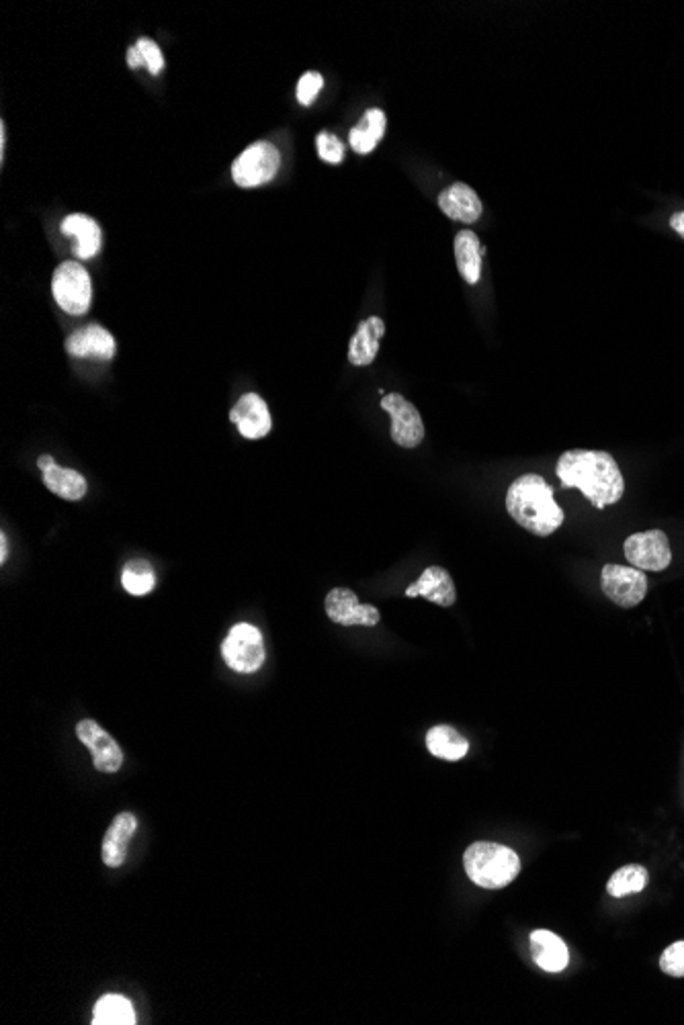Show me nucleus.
Here are the masks:
<instances>
[{
    "mask_svg": "<svg viewBox=\"0 0 684 1025\" xmlns=\"http://www.w3.org/2000/svg\"><path fill=\"white\" fill-rule=\"evenodd\" d=\"M564 487H578L598 510L617 504L625 494L623 473L605 451H568L555 467Z\"/></svg>",
    "mask_w": 684,
    "mask_h": 1025,
    "instance_id": "1",
    "label": "nucleus"
},
{
    "mask_svg": "<svg viewBox=\"0 0 684 1025\" xmlns=\"http://www.w3.org/2000/svg\"><path fill=\"white\" fill-rule=\"evenodd\" d=\"M506 510L519 526L535 537H549L564 524V510L553 498L549 483L535 473L510 483L506 492Z\"/></svg>",
    "mask_w": 684,
    "mask_h": 1025,
    "instance_id": "2",
    "label": "nucleus"
},
{
    "mask_svg": "<svg viewBox=\"0 0 684 1025\" xmlns=\"http://www.w3.org/2000/svg\"><path fill=\"white\" fill-rule=\"evenodd\" d=\"M467 878L480 888L498 890L521 874V858L515 850L494 841H476L463 854Z\"/></svg>",
    "mask_w": 684,
    "mask_h": 1025,
    "instance_id": "3",
    "label": "nucleus"
},
{
    "mask_svg": "<svg viewBox=\"0 0 684 1025\" xmlns=\"http://www.w3.org/2000/svg\"><path fill=\"white\" fill-rule=\"evenodd\" d=\"M52 293L66 314H87L93 301L91 275L78 262H62L52 279Z\"/></svg>",
    "mask_w": 684,
    "mask_h": 1025,
    "instance_id": "4",
    "label": "nucleus"
},
{
    "mask_svg": "<svg viewBox=\"0 0 684 1025\" xmlns=\"http://www.w3.org/2000/svg\"><path fill=\"white\" fill-rule=\"evenodd\" d=\"M222 657L230 670L238 674H254L259 672L265 663V645L263 633L240 622L222 643Z\"/></svg>",
    "mask_w": 684,
    "mask_h": 1025,
    "instance_id": "5",
    "label": "nucleus"
},
{
    "mask_svg": "<svg viewBox=\"0 0 684 1025\" xmlns=\"http://www.w3.org/2000/svg\"><path fill=\"white\" fill-rule=\"evenodd\" d=\"M281 164V154L271 142L248 146L232 164L234 183L242 189L263 187L273 181Z\"/></svg>",
    "mask_w": 684,
    "mask_h": 1025,
    "instance_id": "6",
    "label": "nucleus"
},
{
    "mask_svg": "<svg viewBox=\"0 0 684 1025\" xmlns=\"http://www.w3.org/2000/svg\"><path fill=\"white\" fill-rule=\"evenodd\" d=\"M603 592L621 608H635L648 594V577L637 567L605 565L601 573Z\"/></svg>",
    "mask_w": 684,
    "mask_h": 1025,
    "instance_id": "7",
    "label": "nucleus"
},
{
    "mask_svg": "<svg viewBox=\"0 0 684 1025\" xmlns=\"http://www.w3.org/2000/svg\"><path fill=\"white\" fill-rule=\"evenodd\" d=\"M625 557L633 567L646 571H664L672 563V551L668 537L654 528L646 532H635L623 545Z\"/></svg>",
    "mask_w": 684,
    "mask_h": 1025,
    "instance_id": "8",
    "label": "nucleus"
},
{
    "mask_svg": "<svg viewBox=\"0 0 684 1025\" xmlns=\"http://www.w3.org/2000/svg\"><path fill=\"white\" fill-rule=\"evenodd\" d=\"M381 408L392 418V440L402 449H416L424 438V424L414 404L400 393H390L381 399Z\"/></svg>",
    "mask_w": 684,
    "mask_h": 1025,
    "instance_id": "9",
    "label": "nucleus"
},
{
    "mask_svg": "<svg viewBox=\"0 0 684 1025\" xmlns=\"http://www.w3.org/2000/svg\"><path fill=\"white\" fill-rule=\"evenodd\" d=\"M326 614L340 627H375L381 614L371 604H361L359 596L349 588H334L324 600Z\"/></svg>",
    "mask_w": 684,
    "mask_h": 1025,
    "instance_id": "10",
    "label": "nucleus"
},
{
    "mask_svg": "<svg viewBox=\"0 0 684 1025\" xmlns=\"http://www.w3.org/2000/svg\"><path fill=\"white\" fill-rule=\"evenodd\" d=\"M76 737L89 747L93 766L103 774H115L123 766V751L117 741L93 719H84L76 725Z\"/></svg>",
    "mask_w": 684,
    "mask_h": 1025,
    "instance_id": "11",
    "label": "nucleus"
},
{
    "mask_svg": "<svg viewBox=\"0 0 684 1025\" xmlns=\"http://www.w3.org/2000/svg\"><path fill=\"white\" fill-rule=\"evenodd\" d=\"M230 420L238 426L240 434L248 440L265 438L273 428L269 408L259 393L242 395L238 399V404L230 412Z\"/></svg>",
    "mask_w": 684,
    "mask_h": 1025,
    "instance_id": "12",
    "label": "nucleus"
},
{
    "mask_svg": "<svg viewBox=\"0 0 684 1025\" xmlns=\"http://www.w3.org/2000/svg\"><path fill=\"white\" fill-rule=\"evenodd\" d=\"M66 350L74 359H101L111 361L115 356V338L99 324H89L66 340Z\"/></svg>",
    "mask_w": 684,
    "mask_h": 1025,
    "instance_id": "13",
    "label": "nucleus"
},
{
    "mask_svg": "<svg viewBox=\"0 0 684 1025\" xmlns=\"http://www.w3.org/2000/svg\"><path fill=\"white\" fill-rule=\"evenodd\" d=\"M406 598H424L439 606H453L457 602V590L453 579L447 569L443 567H429L418 579L406 590Z\"/></svg>",
    "mask_w": 684,
    "mask_h": 1025,
    "instance_id": "14",
    "label": "nucleus"
},
{
    "mask_svg": "<svg viewBox=\"0 0 684 1025\" xmlns=\"http://www.w3.org/2000/svg\"><path fill=\"white\" fill-rule=\"evenodd\" d=\"M439 207L449 219L463 221V224H474V221L480 219L484 209L478 193L463 183H455L449 189H445L439 195Z\"/></svg>",
    "mask_w": 684,
    "mask_h": 1025,
    "instance_id": "15",
    "label": "nucleus"
},
{
    "mask_svg": "<svg viewBox=\"0 0 684 1025\" xmlns=\"http://www.w3.org/2000/svg\"><path fill=\"white\" fill-rule=\"evenodd\" d=\"M531 954L541 970L553 974L566 970L570 962V952L564 940L547 929H537L531 933Z\"/></svg>",
    "mask_w": 684,
    "mask_h": 1025,
    "instance_id": "16",
    "label": "nucleus"
},
{
    "mask_svg": "<svg viewBox=\"0 0 684 1025\" xmlns=\"http://www.w3.org/2000/svg\"><path fill=\"white\" fill-rule=\"evenodd\" d=\"M138 821L132 813H119L103 837V862L109 868H119L127 860V845L134 837Z\"/></svg>",
    "mask_w": 684,
    "mask_h": 1025,
    "instance_id": "17",
    "label": "nucleus"
},
{
    "mask_svg": "<svg viewBox=\"0 0 684 1025\" xmlns=\"http://www.w3.org/2000/svg\"><path fill=\"white\" fill-rule=\"evenodd\" d=\"M62 234H66L68 238L74 240L72 252L82 260L93 258L101 248V228L97 221L89 215H82V213L68 215L62 221Z\"/></svg>",
    "mask_w": 684,
    "mask_h": 1025,
    "instance_id": "18",
    "label": "nucleus"
},
{
    "mask_svg": "<svg viewBox=\"0 0 684 1025\" xmlns=\"http://www.w3.org/2000/svg\"><path fill=\"white\" fill-rule=\"evenodd\" d=\"M383 334H386V324L381 318L371 316L363 320L349 344V363L353 367H369L375 361Z\"/></svg>",
    "mask_w": 684,
    "mask_h": 1025,
    "instance_id": "19",
    "label": "nucleus"
},
{
    "mask_svg": "<svg viewBox=\"0 0 684 1025\" xmlns=\"http://www.w3.org/2000/svg\"><path fill=\"white\" fill-rule=\"evenodd\" d=\"M453 250H455V260H457V269H459L461 277L469 285H478L482 279V258H484V248L480 244V238L474 232L461 230L455 236Z\"/></svg>",
    "mask_w": 684,
    "mask_h": 1025,
    "instance_id": "20",
    "label": "nucleus"
},
{
    "mask_svg": "<svg viewBox=\"0 0 684 1025\" xmlns=\"http://www.w3.org/2000/svg\"><path fill=\"white\" fill-rule=\"evenodd\" d=\"M386 113L381 109H369L361 117V121L351 129L349 133V144L357 154H369L377 148L381 142L383 133H386Z\"/></svg>",
    "mask_w": 684,
    "mask_h": 1025,
    "instance_id": "21",
    "label": "nucleus"
},
{
    "mask_svg": "<svg viewBox=\"0 0 684 1025\" xmlns=\"http://www.w3.org/2000/svg\"><path fill=\"white\" fill-rule=\"evenodd\" d=\"M426 747L435 757L445 762H459L469 751L467 739L449 725H437L426 733Z\"/></svg>",
    "mask_w": 684,
    "mask_h": 1025,
    "instance_id": "22",
    "label": "nucleus"
},
{
    "mask_svg": "<svg viewBox=\"0 0 684 1025\" xmlns=\"http://www.w3.org/2000/svg\"><path fill=\"white\" fill-rule=\"evenodd\" d=\"M44 485L50 489L52 494H56L58 498L68 500V502H80L84 496H87V489H89L87 479H84L78 471L64 469L56 463H52L44 471Z\"/></svg>",
    "mask_w": 684,
    "mask_h": 1025,
    "instance_id": "23",
    "label": "nucleus"
},
{
    "mask_svg": "<svg viewBox=\"0 0 684 1025\" xmlns=\"http://www.w3.org/2000/svg\"><path fill=\"white\" fill-rule=\"evenodd\" d=\"M95 1025H134L136 1013L132 1003L121 995H105L95 1005Z\"/></svg>",
    "mask_w": 684,
    "mask_h": 1025,
    "instance_id": "24",
    "label": "nucleus"
},
{
    "mask_svg": "<svg viewBox=\"0 0 684 1025\" xmlns=\"http://www.w3.org/2000/svg\"><path fill=\"white\" fill-rule=\"evenodd\" d=\"M648 878H650V874H648V870L644 866L629 864V866L619 868L611 876V880L607 884V890H609V895L615 897V899H623L627 895H637V893H641V890L646 888Z\"/></svg>",
    "mask_w": 684,
    "mask_h": 1025,
    "instance_id": "25",
    "label": "nucleus"
},
{
    "mask_svg": "<svg viewBox=\"0 0 684 1025\" xmlns=\"http://www.w3.org/2000/svg\"><path fill=\"white\" fill-rule=\"evenodd\" d=\"M121 586L132 596H146L156 588V573L148 561L136 559L123 567Z\"/></svg>",
    "mask_w": 684,
    "mask_h": 1025,
    "instance_id": "26",
    "label": "nucleus"
},
{
    "mask_svg": "<svg viewBox=\"0 0 684 1025\" xmlns=\"http://www.w3.org/2000/svg\"><path fill=\"white\" fill-rule=\"evenodd\" d=\"M316 146H318V156L328 164H340L342 160H345V144H342L336 136H332V133H328V131L318 133Z\"/></svg>",
    "mask_w": 684,
    "mask_h": 1025,
    "instance_id": "27",
    "label": "nucleus"
},
{
    "mask_svg": "<svg viewBox=\"0 0 684 1025\" xmlns=\"http://www.w3.org/2000/svg\"><path fill=\"white\" fill-rule=\"evenodd\" d=\"M660 970L674 978H684V940L674 942L660 956Z\"/></svg>",
    "mask_w": 684,
    "mask_h": 1025,
    "instance_id": "28",
    "label": "nucleus"
},
{
    "mask_svg": "<svg viewBox=\"0 0 684 1025\" xmlns=\"http://www.w3.org/2000/svg\"><path fill=\"white\" fill-rule=\"evenodd\" d=\"M322 86H324V78H322L320 72H314V70L306 72L297 82V101H299V105H304V107L312 105L316 101V97L320 95Z\"/></svg>",
    "mask_w": 684,
    "mask_h": 1025,
    "instance_id": "29",
    "label": "nucleus"
},
{
    "mask_svg": "<svg viewBox=\"0 0 684 1025\" xmlns=\"http://www.w3.org/2000/svg\"><path fill=\"white\" fill-rule=\"evenodd\" d=\"M136 48L140 50V54L144 58V64L148 66L150 74H154V76L160 74V70L164 68V56H162V52H160V48L156 46V43L150 37H140L138 43H136Z\"/></svg>",
    "mask_w": 684,
    "mask_h": 1025,
    "instance_id": "30",
    "label": "nucleus"
},
{
    "mask_svg": "<svg viewBox=\"0 0 684 1025\" xmlns=\"http://www.w3.org/2000/svg\"><path fill=\"white\" fill-rule=\"evenodd\" d=\"M125 60H127V66H130V68H140V66H146V64H144V58H142V54H140V50H138L136 46H132L130 50H127V56H125Z\"/></svg>",
    "mask_w": 684,
    "mask_h": 1025,
    "instance_id": "31",
    "label": "nucleus"
},
{
    "mask_svg": "<svg viewBox=\"0 0 684 1025\" xmlns=\"http://www.w3.org/2000/svg\"><path fill=\"white\" fill-rule=\"evenodd\" d=\"M670 228L680 236L684 238V211H678L670 217Z\"/></svg>",
    "mask_w": 684,
    "mask_h": 1025,
    "instance_id": "32",
    "label": "nucleus"
},
{
    "mask_svg": "<svg viewBox=\"0 0 684 1025\" xmlns=\"http://www.w3.org/2000/svg\"><path fill=\"white\" fill-rule=\"evenodd\" d=\"M0 545H3V547H0V563H7V557H9V539H7V534H5V532L0 534Z\"/></svg>",
    "mask_w": 684,
    "mask_h": 1025,
    "instance_id": "33",
    "label": "nucleus"
},
{
    "mask_svg": "<svg viewBox=\"0 0 684 1025\" xmlns=\"http://www.w3.org/2000/svg\"><path fill=\"white\" fill-rule=\"evenodd\" d=\"M52 463H54V459H52L50 455H41V457L37 459V467H39L41 471H46Z\"/></svg>",
    "mask_w": 684,
    "mask_h": 1025,
    "instance_id": "34",
    "label": "nucleus"
},
{
    "mask_svg": "<svg viewBox=\"0 0 684 1025\" xmlns=\"http://www.w3.org/2000/svg\"><path fill=\"white\" fill-rule=\"evenodd\" d=\"M5 144H7V131H5V123H0V152H3V158H5Z\"/></svg>",
    "mask_w": 684,
    "mask_h": 1025,
    "instance_id": "35",
    "label": "nucleus"
}]
</instances>
